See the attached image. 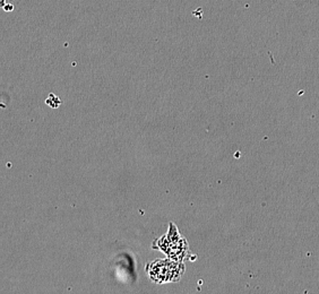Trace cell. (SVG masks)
<instances>
[{
    "label": "cell",
    "instance_id": "1",
    "mask_svg": "<svg viewBox=\"0 0 319 294\" xmlns=\"http://www.w3.org/2000/svg\"><path fill=\"white\" fill-rule=\"evenodd\" d=\"M148 267L149 277L156 283L176 282L182 276L184 272L182 264L172 262L170 259L155 262Z\"/></svg>",
    "mask_w": 319,
    "mask_h": 294
},
{
    "label": "cell",
    "instance_id": "2",
    "mask_svg": "<svg viewBox=\"0 0 319 294\" xmlns=\"http://www.w3.org/2000/svg\"><path fill=\"white\" fill-rule=\"evenodd\" d=\"M3 9L5 12H13L14 11V5L13 4H6L5 6L3 7Z\"/></svg>",
    "mask_w": 319,
    "mask_h": 294
},
{
    "label": "cell",
    "instance_id": "3",
    "mask_svg": "<svg viewBox=\"0 0 319 294\" xmlns=\"http://www.w3.org/2000/svg\"><path fill=\"white\" fill-rule=\"evenodd\" d=\"M6 4H7L6 0H0V5H2V7H4Z\"/></svg>",
    "mask_w": 319,
    "mask_h": 294
}]
</instances>
